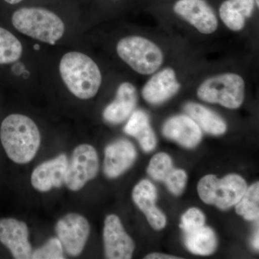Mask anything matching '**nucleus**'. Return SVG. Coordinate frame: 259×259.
<instances>
[{
  "label": "nucleus",
  "instance_id": "obj_1",
  "mask_svg": "<svg viewBox=\"0 0 259 259\" xmlns=\"http://www.w3.org/2000/svg\"><path fill=\"white\" fill-rule=\"evenodd\" d=\"M0 139L8 157L18 164H25L33 159L41 141L35 122L20 114H13L3 120Z\"/></svg>",
  "mask_w": 259,
  "mask_h": 259
},
{
  "label": "nucleus",
  "instance_id": "obj_2",
  "mask_svg": "<svg viewBox=\"0 0 259 259\" xmlns=\"http://www.w3.org/2000/svg\"><path fill=\"white\" fill-rule=\"evenodd\" d=\"M61 79L68 90L81 100L93 98L102 83V74L96 63L82 53L64 54L59 64Z\"/></svg>",
  "mask_w": 259,
  "mask_h": 259
},
{
  "label": "nucleus",
  "instance_id": "obj_3",
  "mask_svg": "<svg viewBox=\"0 0 259 259\" xmlns=\"http://www.w3.org/2000/svg\"><path fill=\"white\" fill-rule=\"evenodd\" d=\"M12 23L24 35L51 45L56 44L65 31L62 20L44 8H20L13 13Z\"/></svg>",
  "mask_w": 259,
  "mask_h": 259
},
{
  "label": "nucleus",
  "instance_id": "obj_4",
  "mask_svg": "<svg viewBox=\"0 0 259 259\" xmlns=\"http://www.w3.org/2000/svg\"><path fill=\"white\" fill-rule=\"evenodd\" d=\"M117 52L120 59L139 74H152L163 64L161 49L146 37H123L117 42Z\"/></svg>",
  "mask_w": 259,
  "mask_h": 259
},
{
  "label": "nucleus",
  "instance_id": "obj_5",
  "mask_svg": "<svg viewBox=\"0 0 259 259\" xmlns=\"http://www.w3.org/2000/svg\"><path fill=\"white\" fill-rule=\"evenodd\" d=\"M247 188L246 182L238 175H227L223 179L207 175L201 179L197 186L201 199L206 204H214L221 209L236 205Z\"/></svg>",
  "mask_w": 259,
  "mask_h": 259
},
{
  "label": "nucleus",
  "instance_id": "obj_6",
  "mask_svg": "<svg viewBox=\"0 0 259 259\" xmlns=\"http://www.w3.org/2000/svg\"><path fill=\"white\" fill-rule=\"evenodd\" d=\"M200 100L229 109L241 106L245 97L244 80L240 75L226 73L205 80L197 90Z\"/></svg>",
  "mask_w": 259,
  "mask_h": 259
},
{
  "label": "nucleus",
  "instance_id": "obj_7",
  "mask_svg": "<svg viewBox=\"0 0 259 259\" xmlns=\"http://www.w3.org/2000/svg\"><path fill=\"white\" fill-rule=\"evenodd\" d=\"M98 171L99 158L95 148L88 144L80 145L74 148L68 163L64 184L70 190L76 192L95 179Z\"/></svg>",
  "mask_w": 259,
  "mask_h": 259
},
{
  "label": "nucleus",
  "instance_id": "obj_8",
  "mask_svg": "<svg viewBox=\"0 0 259 259\" xmlns=\"http://www.w3.org/2000/svg\"><path fill=\"white\" fill-rule=\"evenodd\" d=\"M55 231L65 251L71 256H78L90 236V223L81 214L69 213L58 221Z\"/></svg>",
  "mask_w": 259,
  "mask_h": 259
},
{
  "label": "nucleus",
  "instance_id": "obj_9",
  "mask_svg": "<svg viewBox=\"0 0 259 259\" xmlns=\"http://www.w3.org/2000/svg\"><path fill=\"white\" fill-rule=\"evenodd\" d=\"M103 238L107 258H132L135 250L134 242L126 233L118 216L110 214L105 218Z\"/></svg>",
  "mask_w": 259,
  "mask_h": 259
},
{
  "label": "nucleus",
  "instance_id": "obj_10",
  "mask_svg": "<svg viewBox=\"0 0 259 259\" xmlns=\"http://www.w3.org/2000/svg\"><path fill=\"white\" fill-rule=\"evenodd\" d=\"M174 10L201 33L211 34L218 29L217 17L204 0H179Z\"/></svg>",
  "mask_w": 259,
  "mask_h": 259
},
{
  "label": "nucleus",
  "instance_id": "obj_11",
  "mask_svg": "<svg viewBox=\"0 0 259 259\" xmlns=\"http://www.w3.org/2000/svg\"><path fill=\"white\" fill-rule=\"evenodd\" d=\"M28 237L26 223L14 218L0 219V242L15 258H31L32 250Z\"/></svg>",
  "mask_w": 259,
  "mask_h": 259
},
{
  "label": "nucleus",
  "instance_id": "obj_12",
  "mask_svg": "<svg viewBox=\"0 0 259 259\" xmlns=\"http://www.w3.org/2000/svg\"><path fill=\"white\" fill-rule=\"evenodd\" d=\"M68 163L67 156L61 153L57 157L40 163L32 171V187L41 192H49L53 188H61L65 183Z\"/></svg>",
  "mask_w": 259,
  "mask_h": 259
},
{
  "label": "nucleus",
  "instance_id": "obj_13",
  "mask_svg": "<svg viewBox=\"0 0 259 259\" xmlns=\"http://www.w3.org/2000/svg\"><path fill=\"white\" fill-rule=\"evenodd\" d=\"M147 171L153 180L164 182L175 195H180L185 190L187 174L184 170L174 168L171 158L166 153L155 155L150 161Z\"/></svg>",
  "mask_w": 259,
  "mask_h": 259
},
{
  "label": "nucleus",
  "instance_id": "obj_14",
  "mask_svg": "<svg viewBox=\"0 0 259 259\" xmlns=\"http://www.w3.org/2000/svg\"><path fill=\"white\" fill-rule=\"evenodd\" d=\"M180 87L175 70L166 68L148 80L143 88L142 96L148 103L158 105L176 95Z\"/></svg>",
  "mask_w": 259,
  "mask_h": 259
},
{
  "label": "nucleus",
  "instance_id": "obj_15",
  "mask_svg": "<svg viewBox=\"0 0 259 259\" xmlns=\"http://www.w3.org/2000/svg\"><path fill=\"white\" fill-rule=\"evenodd\" d=\"M136 148L127 140H119L107 146L104 160V172L109 178L120 176L134 164Z\"/></svg>",
  "mask_w": 259,
  "mask_h": 259
},
{
  "label": "nucleus",
  "instance_id": "obj_16",
  "mask_svg": "<svg viewBox=\"0 0 259 259\" xmlns=\"http://www.w3.org/2000/svg\"><path fill=\"white\" fill-rule=\"evenodd\" d=\"M156 187L148 180L140 182L133 191L134 202L144 213L149 224L155 230H161L166 226V219L156 206Z\"/></svg>",
  "mask_w": 259,
  "mask_h": 259
},
{
  "label": "nucleus",
  "instance_id": "obj_17",
  "mask_svg": "<svg viewBox=\"0 0 259 259\" xmlns=\"http://www.w3.org/2000/svg\"><path fill=\"white\" fill-rule=\"evenodd\" d=\"M163 134L172 141L192 148L197 146L202 139L200 127L188 115H177L168 119L163 127Z\"/></svg>",
  "mask_w": 259,
  "mask_h": 259
},
{
  "label": "nucleus",
  "instance_id": "obj_18",
  "mask_svg": "<svg viewBox=\"0 0 259 259\" xmlns=\"http://www.w3.org/2000/svg\"><path fill=\"white\" fill-rule=\"evenodd\" d=\"M136 104L137 92L134 84L122 83L117 89L115 100L104 110V118L110 123H121L132 114Z\"/></svg>",
  "mask_w": 259,
  "mask_h": 259
},
{
  "label": "nucleus",
  "instance_id": "obj_19",
  "mask_svg": "<svg viewBox=\"0 0 259 259\" xmlns=\"http://www.w3.org/2000/svg\"><path fill=\"white\" fill-rule=\"evenodd\" d=\"M254 6L255 0H226L220 8V17L230 30L240 31L251 17Z\"/></svg>",
  "mask_w": 259,
  "mask_h": 259
},
{
  "label": "nucleus",
  "instance_id": "obj_20",
  "mask_svg": "<svg viewBox=\"0 0 259 259\" xmlns=\"http://www.w3.org/2000/svg\"><path fill=\"white\" fill-rule=\"evenodd\" d=\"M124 131L125 134L136 138L146 152L153 151L156 147V136L150 125L147 114L143 110H136L131 115Z\"/></svg>",
  "mask_w": 259,
  "mask_h": 259
},
{
  "label": "nucleus",
  "instance_id": "obj_21",
  "mask_svg": "<svg viewBox=\"0 0 259 259\" xmlns=\"http://www.w3.org/2000/svg\"><path fill=\"white\" fill-rule=\"evenodd\" d=\"M186 113L207 134L219 136L226 132L225 121L212 110L194 102H189L185 106Z\"/></svg>",
  "mask_w": 259,
  "mask_h": 259
},
{
  "label": "nucleus",
  "instance_id": "obj_22",
  "mask_svg": "<svg viewBox=\"0 0 259 259\" xmlns=\"http://www.w3.org/2000/svg\"><path fill=\"white\" fill-rule=\"evenodd\" d=\"M185 243L188 250L194 254L208 255L215 250L217 238L211 228L202 226L198 229L186 232Z\"/></svg>",
  "mask_w": 259,
  "mask_h": 259
},
{
  "label": "nucleus",
  "instance_id": "obj_23",
  "mask_svg": "<svg viewBox=\"0 0 259 259\" xmlns=\"http://www.w3.org/2000/svg\"><path fill=\"white\" fill-rule=\"evenodd\" d=\"M236 210L247 221H255L259 217V183L247 188L245 193L236 204Z\"/></svg>",
  "mask_w": 259,
  "mask_h": 259
},
{
  "label": "nucleus",
  "instance_id": "obj_24",
  "mask_svg": "<svg viewBox=\"0 0 259 259\" xmlns=\"http://www.w3.org/2000/svg\"><path fill=\"white\" fill-rule=\"evenodd\" d=\"M23 46L13 34L0 27V64L14 63L21 57Z\"/></svg>",
  "mask_w": 259,
  "mask_h": 259
},
{
  "label": "nucleus",
  "instance_id": "obj_25",
  "mask_svg": "<svg viewBox=\"0 0 259 259\" xmlns=\"http://www.w3.org/2000/svg\"><path fill=\"white\" fill-rule=\"evenodd\" d=\"M33 259H64V248L58 238H52L42 246L32 252Z\"/></svg>",
  "mask_w": 259,
  "mask_h": 259
},
{
  "label": "nucleus",
  "instance_id": "obj_26",
  "mask_svg": "<svg viewBox=\"0 0 259 259\" xmlns=\"http://www.w3.org/2000/svg\"><path fill=\"white\" fill-rule=\"evenodd\" d=\"M205 217L200 209L192 207L189 209L182 215L180 228L185 232H190L198 229L204 226Z\"/></svg>",
  "mask_w": 259,
  "mask_h": 259
},
{
  "label": "nucleus",
  "instance_id": "obj_27",
  "mask_svg": "<svg viewBox=\"0 0 259 259\" xmlns=\"http://www.w3.org/2000/svg\"><path fill=\"white\" fill-rule=\"evenodd\" d=\"M147 259H180V257L175 255L164 254V253H154L148 254L145 257Z\"/></svg>",
  "mask_w": 259,
  "mask_h": 259
},
{
  "label": "nucleus",
  "instance_id": "obj_28",
  "mask_svg": "<svg viewBox=\"0 0 259 259\" xmlns=\"http://www.w3.org/2000/svg\"><path fill=\"white\" fill-rule=\"evenodd\" d=\"M253 245H254L255 248L258 249V232H257L256 236L255 237Z\"/></svg>",
  "mask_w": 259,
  "mask_h": 259
},
{
  "label": "nucleus",
  "instance_id": "obj_29",
  "mask_svg": "<svg viewBox=\"0 0 259 259\" xmlns=\"http://www.w3.org/2000/svg\"><path fill=\"white\" fill-rule=\"evenodd\" d=\"M6 3H9L10 5H15L18 4V3H20V2L23 1V0H5Z\"/></svg>",
  "mask_w": 259,
  "mask_h": 259
},
{
  "label": "nucleus",
  "instance_id": "obj_30",
  "mask_svg": "<svg viewBox=\"0 0 259 259\" xmlns=\"http://www.w3.org/2000/svg\"><path fill=\"white\" fill-rule=\"evenodd\" d=\"M39 47H39L38 45H35V46H34V49H35V50H38Z\"/></svg>",
  "mask_w": 259,
  "mask_h": 259
},
{
  "label": "nucleus",
  "instance_id": "obj_31",
  "mask_svg": "<svg viewBox=\"0 0 259 259\" xmlns=\"http://www.w3.org/2000/svg\"><path fill=\"white\" fill-rule=\"evenodd\" d=\"M255 4H256L257 7L259 5V0H255Z\"/></svg>",
  "mask_w": 259,
  "mask_h": 259
}]
</instances>
